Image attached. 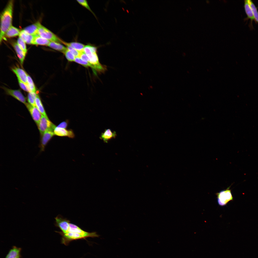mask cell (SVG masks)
<instances>
[{
    "mask_svg": "<svg viewBox=\"0 0 258 258\" xmlns=\"http://www.w3.org/2000/svg\"><path fill=\"white\" fill-rule=\"evenodd\" d=\"M55 232L62 236L61 243L66 245H67L73 240L86 238L82 234L77 233L68 232L63 233L60 231H56Z\"/></svg>",
    "mask_w": 258,
    "mask_h": 258,
    "instance_id": "obj_4",
    "label": "cell"
},
{
    "mask_svg": "<svg viewBox=\"0 0 258 258\" xmlns=\"http://www.w3.org/2000/svg\"><path fill=\"white\" fill-rule=\"evenodd\" d=\"M25 42L20 37L18 38L17 41V43L20 48L26 54L27 52V50Z\"/></svg>",
    "mask_w": 258,
    "mask_h": 258,
    "instance_id": "obj_28",
    "label": "cell"
},
{
    "mask_svg": "<svg viewBox=\"0 0 258 258\" xmlns=\"http://www.w3.org/2000/svg\"><path fill=\"white\" fill-rule=\"evenodd\" d=\"M25 105L33 119L38 125L41 118L42 114L36 106H33L27 103Z\"/></svg>",
    "mask_w": 258,
    "mask_h": 258,
    "instance_id": "obj_9",
    "label": "cell"
},
{
    "mask_svg": "<svg viewBox=\"0 0 258 258\" xmlns=\"http://www.w3.org/2000/svg\"><path fill=\"white\" fill-rule=\"evenodd\" d=\"M67 60L70 61H74L75 59V56L74 54L67 49L63 53Z\"/></svg>",
    "mask_w": 258,
    "mask_h": 258,
    "instance_id": "obj_29",
    "label": "cell"
},
{
    "mask_svg": "<svg viewBox=\"0 0 258 258\" xmlns=\"http://www.w3.org/2000/svg\"><path fill=\"white\" fill-rule=\"evenodd\" d=\"M19 36L26 43L32 44L34 36L27 33L23 30L20 32Z\"/></svg>",
    "mask_w": 258,
    "mask_h": 258,
    "instance_id": "obj_18",
    "label": "cell"
},
{
    "mask_svg": "<svg viewBox=\"0 0 258 258\" xmlns=\"http://www.w3.org/2000/svg\"><path fill=\"white\" fill-rule=\"evenodd\" d=\"M48 46L54 49L61 52L63 53L67 49V48L59 43L54 42L50 41Z\"/></svg>",
    "mask_w": 258,
    "mask_h": 258,
    "instance_id": "obj_20",
    "label": "cell"
},
{
    "mask_svg": "<svg viewBox=\"0 0 258 258\" xmlns=\"http://www.w3.org/2000/svg\"><path fill=\"white\" fill-rule=\"evenodd\" d=\"M22 248L13 246L9 251L5 258H21Z\"/></svg>",
    "mask_w": 258,
    "mask_h": 258,
    "instance_id": "obj_16",
    "label": "cell"
},
{
    "mask_svg": "<svg viewBox=\"0 0 258 258\" xmlns=\"http://www.w3.org/2000/svg\"><path fill=\"white\" fill-rule=\"evenodd\" d=\"M17 79L19 85L21 88L26 91L29 92H31L28 86L22 81L18 78H17Z\"/></svg>",
    "mask_w": 258,
    "mask_h": 258,
    "instance_id": "obj_32",
    "label": "cell"
},
{
    "mask_svg": "<svg viewBox=\"0 0 258 258\" xmlns=\"http://www.w3.org/2000/svg\"><path fill=\"white\" fill-rule=\"evenodd\" d=\"M79 57L83 60L89 62V59L84 52L80 53Z\"/></svg>",
    "mask_w": 258,
    "mask_h": 258,
    "instance_id": "obj_33",
    "label": "cell"
},
{
    "mask_svg": "<svg viewBox=\"0 0 258 258\" xmlns=\"http://www.w3.org/2000/svg\"><path fill=\"white\" fill-rule=\"evenodd\" d=\"M54 132L55 135L58 136H66L70 138H73L75 137L74 134L71 129L67 130L56 127Z\"/></svg>",
    "mask_w": 258,
    "mask_h": 258,
    "instance_id": "obj_12",
    "label": "cell"
},
{
    "mask_svg": "<svg viewBox=\"0 0 258 258\" xmlns=\"http://www.w3.org/2000/svg\"><path fill=\"white\" fill-rule=\"evenodd\" d=\"M36 106L42 115L48 118L40 99L38 94L35 100Z\"/></svg>",
    "mask_w": 258,
    "mask_h": 258,
    "instance_id": "obj_22",
    "label": "cell"
},
{
    "mask_svg": "<svg viewBox=\"0 0 258 258\" xmlns=\"http://www.w3.org/2000/svg\"><path fill=\"white\" fill-rule=\"evenodd\" d=\"M37 95L36 93L33 92H29L28 94V102L29 104L33 106H36L35 100Z\"/></svg>",
    "mask_w": 258,
    "mask_h": 258,
    "instance_id": "obj_24",
    "label": "cell"
},
{
    "mask_svg": "<svg viewBox=\"0 0 258 258\" xmlns=\"http://www.w3.org/2000/svg\"><path fill=\"white\" fill-rule=\"evenodd\" d=\"M69 121L66 120L60 123L57 126L58 127L66 129L67 127L69 124Z\"/></svg>",
    "mask_w": 258,
    "mask_h": 258,
    "instance_id": "obj_34",
    "label": "cell"
},
{
    "mask_svg": "<svg viewBox=\"0 0 258 258\" xmlns=\"http://www.w3.org/2000/svg\"><path fill=\"white\" fill-rule=\"evenodd\" d=\"M62 43L65 45L67 49L71 52L76 57H79L81 52L68 45L67 42L63 41Z\"/></svg>",
    "mask_w": 258,
    "mask_h": 258,
    "instance_id": "obj_27",
    "label": "cell"
},
{
    "mask_svg": "<svg viewBox=\"0 0 258 258\" xmlns=\"http://www.w3.org/2000/svg\"><path fill=\"white\" fill-rule=\"evenodd\" d=\"M28 86L31 92L36 93V89L33 82L31 77L28 75L27 76Z\"/></svg>",
    "mask_w": 258,
    "mask_h": 258,
    "instance_id": "obj_26",
    "label": "cell"
},
{
    "mask_svg": "<svg viewBox=\"0 0 258 258\" xmlns=\"http://www.w3.org/2000/svg\"><path fill=\"white\" fill-rule=\"evenodd\" d=\"M13 5V0H9L0 14V43L6 32L12 26Z\"/></svg>",
    "mask_w": 258,
    "mask_h": 258,
    "instance_id": "obj_1",
    "label": "cell"
},
{
    "mask_svg": "<svg viewBox=\"0 0 258 258\" xmlns=\"http://www.w3.org/2000/svg\"><path fill=\"white\" fill-rule=\"evenodd\" d=\"M4 88L8 95L11 96L25 104L27 103L25 97L20 90H12L5 87Z\"/></svg>",
    "mask_w": 258,
    "mask_h": 258,
    "instance_id": "obj_10",
    "label": "cell"
},
{
    "mask_svg": "<svg viewBox=\"0 0 258 258\" xmlns=\"http://www.w3.org/2000/svg\"><path fill=\"white\" fill-rule=\"evenodd\" d=\"M38 33L39 36L50 41L62 43L63 41L41 24L38 28Z\"/></svg>",
    "mask_w": 258,
    "mask_h": 258,
    "instance_id": "obj_3",
    "label": "cell"
},
{
    "mask_svg": "<svg viewBox=\"0 0 258 258\" xmlns=\"http://www.w3.org/2000/svg\"><path fill=\"white\" fill-rule=\"evenodd\" d=\"M41 24L38 21L24 28L23 30L27 33L35 36L38 34V29Z\"/></svg>",
    "mask_w": 258,
    "mask_h": 258,
    "instance_id": "obj_15",
    "label": "cell"
},
{
    "mask_svg": "<svg viewBox=\"0 0 258 258\" xmlns=\"http://www.w3.org/2000/svg\"><path fill=\"white\" fill-rule=\"evenodd\" d=\"M55 219V226L59 227L63 233H66L69 227L70 221L63 218L60 215H58Z\"/></svg>",
    "mask_w": 258,
    "mask_h": 258,
    "instance_id": "obj_8",
    "label": "cell"
},
{
    "mask_svg": "<svg viewBox=\"0 0 258 258\" xmlns=\"http://www.w3.org/2000/svg\"><path fill=\"white\" fill-rule=\"evenodd\" d=\"M12 71L16 75L17 78L28 85L27 75L23 69L15 67L12 69Z\"/></svg>",
    "mask_w": 258,
    "mask_h": 258,
    "instance_id": "obj_14",
    "label": "cell"
},
{
    "mask_svg": "<svg viewBox=\"0 0 258 258\" xmlns=\"http://www.w3.org/2000/svg\"><path fill=\"white\" fill-rule=\"evenodd\" d=\"M77 1L79 4L91 12L95 16H96L94 14L90 9L86 0H77Z\"/></svg>",
    "mask_w": 258,
    "mask_h": 258,
    "instance_id": "obj_31",
    "label": "cell"
},
{
    "mask_svg": "<svg viewBox=\"0 0 258 258\" xmlns=\"http://www.w3.org/2000/svg\"><path fill=\"white\" fill-rule=\"evenodd\" d=\"M54 135V131L50 130L46 131L42 135L39 146L40 148L39 154L44 151L47 144Z\"/></svg>",
    "mask_w": 258,
    "mask_h": 258,
    "instance_id": "obj_7",
    "label": "cell"
},
{
    "mask_svg": "<svg viewBox=\"0 0 258 258\" xmlns=\"http://www.w3.org/2000/svg\"><path fill=\"white\" fill-rule=\"evenodd\" d=\"M41 134L42 135L45 131L50 130L54 131L56 127L49 119L43 115L38 125Z\"/></svg>",
    "mask_w": 258,
    "mask_h": 258,
    "instance_id": "obj_5",
    "label": "cell"
},
{
    "mask_svg": "<svg viewBox=\"0 0 258 258\" xmlns=\"http://www.w3.org/2000/svg\"><path fill=\"white\" fill-rule=\"evenodd\" d=\"M74 61L76 62L79 64L85 67H91V64L89 62L83 61L79 57H76Z\"/></svg>",
    "mask_w": 258,
    "mask_h": 258,
    "instance_id": "obj_30",
    "label": "cell"
},
{
    "mask_svg": "<svg viewBox=\"0 0 258 258\" xmlns=\"http://www.w3.org/2000/svg\"><path fill=\"white\" fill-rule=\"evenodd\" d=\"M68 232H74L80 233L84 236L86 238L88 237H98L99 236V235L97 234L96 232H89L85 231L76 225L70 223H69V228L66 233Z\"/></svg>",
    "mask_w": 258,
    "mask_h": 258,
    "instance_id": "obj_6",
    "label": "cell"
},
{
    "mask_svg": "<svg viewBox=\"0 0 258 258\" xmlns=\"http://www.w3.org/2000/svg\"><path fill=\"white\" fill-rule=\"evenodd\" d=\"M50 41L39 35L34 36L32 44L48 46Z\"/></svg>",
    "mask_w": 258,
    "mask_h": 258,
    "instance_id": "obj_19",
    "label": "cell"
},
{
    "mask_svg": "<svg viewBox=\"0 0 258 258\" xmlns=\"http://www.w3.org/2000/svg\"><path fill=\"white\" fill-rule=\"evenodd\" d=\"M20 32L19 29L11 26L6 32L5 36L8 38L13 37L19 35Z\"/></svg>",
    "mask_w": 258,
    "mask_h": 258,
    "instance_id": "obj_21",
    "label": "cell"
},
{
    "mask_svg": "<svg viewBox=\"0 0 258 258\" xmlns=\"http://www.w3.org/2000/svg\"><path fill=\"white\" fill-rule=\"evenodd\" d=\"M244 7L247 16V17L245 19L247 20L250 19V22L249 26L251 29H253V21H255L252 9L249 3L247 0H244Z\"/></svg>",
    "mask_w": 258,
    "mask_h": 258,
    "instance_id": "obj_11",
    "label": "cell"
},
{
    "mask_svg": "<svg viewBox=\"0 0 258 258\" xmlns=\"http://www.w3.org/2000/svg\"><path fill=\"white\" fill-rule=\"evenodd\" d=\"M247 1L252 9L255 22L256 23H258V11L257 8L253 1L251 0H247Z\"/></svg>",
    "mask_w": 258,
    "mask_h": 258,
    "instance_id": "obj_25",
    "label": "cell"
},
{
    "mask_svg": "<svg viewBox=\"0 0 258 258\" xmlns=\"http://www.w3.org/2000/svg\"><path fill=\"white\" fill-rule=\"evenodd\" d=\"M67 43L80 52H83L85 46L82 43L77 42Z\"/></svg>",
    "mask_w": 258,
    "mask_h": 258,
    "instance_id": "obj_23",
    "label": "cell"
},
{
    "mask_svg": "<svg viewBox=\"0 0 258 258\" xmlns=\"http://www.w3.org/2000/svg\"><path fill=\"white\" fill-rule=\"evenodd\" d=\"M230 186L216 193L217 203L219 205L224 206L230 201L233 200L231 190L230 189Z\"/></svg>",
    "mask_w": 258,
    "mask_h": 258,
    "instance_id": "obj_2",
    "label": "cell"
},
{
    "mask_svg": "<svg viewBox=\"0 0 258 258\" xmlns=\"http://www.w3.org/2000/svg\"><path fill=\"white\" fill-rule=\"evenodd\" d=\"M117 135L115 131H112L110 129H105L102 133L100 138L105 143H107L110 140L115 138Z\"/></svg>",
    "mask_w": 258,
    "mask_h": 258,
    "instance_id": "obj_13",
    "label": "cell"
},
{
    "mask_svg": "<svg viewBox=\"0 0 258 258\" xmlns=\"http://www.w3.org/2000/svg\"><path fill=\"white\" fill-rule=\"evenodd\" d=\"M11 44L16 51L21 64H22L26 54L19 47L17 43L14 42H13Z\"/></svg>",
    "mask_w": 258,
    "mask_h": 258,
    "instance_id": "obj_17",
    "label": "cell"
}]
</instances>
